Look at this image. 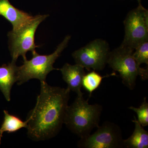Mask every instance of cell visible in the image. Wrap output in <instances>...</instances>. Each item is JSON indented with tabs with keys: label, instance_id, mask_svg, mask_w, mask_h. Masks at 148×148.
<instances>
[{
	"label": "cell",
	"instance_id": "8",
	"mask_svg": "<svg viewBox=\"0 0 148 148\" xmlns=\"http://www.w3.org/2000/svg\"><path fill=\"white\" fill-rule=\"evenodd\" d=\"M108 44L104 40L96 39L72 53L76 64L90 71H102L107 64Z\"/></svg>",
	"mask_w": 148,
	"mask_h": 148
},
{
	"label": "cell",
	"instance_id": "15",
	"mask_svg": "<svg viewBox=\"0 0 148 148\" xmlns=\"http://www.w3.org/2000/svg\"><path fill=\"white\" fill-rule=\"evenodd\" d=\"M128 109L135 112L138 115V121L143 127L148 125V103L147 98L145 97L142 105L139 108L134 107H129Z\"/></svg>",
	"mask_w": 148,
	"mask_h": 148
},
{
	"label": "cell",
	"instance_id": "9",
	"mask_svg": "<svg viewBox=\"0 0 148 148\" xmlns=\"http://www.w3.org/2000/svg\"><path fill=\"white\" fill-rule=\"evenodd\" d=\"M0 15L12 24L13 31L20 29L33 18L31 14L14 7L9 0H0Z\"/></svg>",
	"mask_w": 148,
	"mask_h": 148
},
{
	"label": "cell",
	"instance_id": "3",
	"mask_svg": "<svg viewBox=\"0 0 148 148\" xmlns=\"http://www.w3.org/2000/svg\"><path fill=\"white\" fill-rule=\"evenodd\" d=\"M71 38L70 36L65 37L55 51L50 55H40L35 50L32 51V59L24 60L23 65L18 66L17 84L20 85L33 79H39L40 82L46 81L48 74L50 72L54 70H59L53 68V64L67 47Z\"/></svg>",
	"mask_w": 148,
	"mask_h": 148
},
{
	"label": "cell",
	"instance_id": "2",
	"mask_svg": "<svg viewBox=\"0 0 148 148\" xmlns=\"http://www.w3.org/2000/svg\"><path fill=\"white\" fill-rule=\"evenodd\" d=\"M84 93L78 94L73 103L66 109L64 123L73 133L82 138L99 127L103 107L99 104L90 105L85 100Z\"/></svg>",
	"mask_w": 148,
	"mask_h": 148
},
{
	"label": "cell",
	"instance_id": "5",
	"mask_svg": "<svg viewBox=\"0 0 148 148\" xmlns=\"http://www.w3.org/2000/svg\"><path fill=\"white\" fill-rule=\"evenodd\" d=\"M49 15H36L31 21L16 31L9 32V49L12 58V62H16L19 56L23 60L27 59L26 53L29 51L35 50L39 47L35 42V35L39 25L44 21Z\"/></svg>",
	"mask_w": 148,
	"mask_h": 148
},
{
	"label": "cell",
	"instance_id": "14",
	"mask_svg": "<svg viewBox=\"0 0 148 148\" xmlns=\"http://www.w3.org/2000/svg\"><path fill=\"white\" fill-rule=\"evenodd\" d=\"M115 73H113L110 75L102 76L95 71L89 72L85 74L83 78L82 86L86 91L89 92V97H91L92 92L96 90L101 85L102 80L106 77L112 76H116Z\"/></svg>",
	"mask_w": 148,
	"mask_h": 148
},
{
	"label": "cell",
	"instance_id": "1",
	"mask_svg": "<svg viewBox=\"0 0 148 148\" xmlns=\"http://www.w3.org/2000/svg\"><path fill=\"white\" fill-rule=\"evenodd\" d=\"M71 91L40 82V91L27 119V135L36 142L49 140L59 133L64 123Z\"/></svg>",
	"mask_w": 148,
	"mask_h": 148
},
{
	"label": "cell",
	"instance_id": "13",
	"mask_svg": "<svg viewBox=\"0 0 148 148\" xmlns=\"http://www.w3.org/2000/svg\"><path fill=\"white\" fill-rule=\"evenodd\" d=\"M4 117L2 124L0 128V145L3 133L7 132L10 133L16 132L21 128L27 127L28 120L23 121L18 117L10 114L8 111H3Z\"/></svg>",
	"mask_w": 148,
	"mask_h": 148
},
{
	"label": "cell",
	"instance_id": "7",
	"mask_svg": "<svg viewBox=\"0 0 148 148\" xmlns=\"http://www.w3.org/2000/svg\"><path fill=\"white\" fill-rule=\"evenodd\" d=\"M93 134L81 138L78 142L80 148H126L121 130L114 123L106 121Z\"/></svg>",
	"mask_w": 148,
	"mask_h": 148
},
{
	"label": "cell",
	"instance_id": "6",
	"mask_svg": "<svg viewBox=\"0 0 148 148\" xmlns=\"http://www.w3.org/2000/svg\"><path fill=\"white\" fill-rule=\"evenodd\" d=\"M124 24L125 36L122 45L135 49L148 41V11L141 3L128 12Z\"/></svg>",
	"mask_w": 148,
	"mask_h": 148
},
{
	"label": "cell",
	"instance_id": "16",
	"mask_svg": "<svg viewBox=\"0 0 148 148\" xmlns=\"http://www.w3.org/2000/svg\"><path fill=\"white\" fill-rule=\"evenodd\" d=\"M133 52L132 56L138 65L143 64L148 65V41H146L138 46Z\"/></svg>",
	"mask_w": 148,
	"mask_h": 148
},
{
	"label": "cell",
	"instance_id": "4",
	"mask_svg": "<svg viewBox=\"0 0 148 148\" xmlns=\"http://www.w3.org/2000/svg\"><path fill=\"white\" fill-rule=\"evenodd\" d=\"M134 49L122 45L110 52L107 64L114 71L118 72L123 84L132 90L136 85L138 76L146 80L148 78V69L141 68L132 56Z\"/></svg>",
	"mask_w": 148,
	"mask_h": 148
},
{
	"label": "cell",
	"instance_id": "17",
	"mask_svg": "<svg viewBox=\"0 0 148 148\" xmlns=\"http://www.w3.org/2000/svg\"><path fill=\"white\" fill-rule=\"evenodd\" d=\"M138 2L139 3V4L141 3V0H138Z\"/></svg>",
	"mask_w": 148,
	"mask_h": 148
},
{
	"label": "cell",
	"instance_id": "10",
	"mask_svg": "<svg viewBox=\"0 0 148 148\" xmlns=\"http://www.w3.org/2000/svg\"><path fill=\"white\" fill-rule=\"evenodd\" d=\"M59 70L62 74L63 79L68 85L67 88L76 92L77 95L82 93V79L86 74L84 68L77 64L72 65L66 63Z\"/></svg>",
	"mask_w": 148,
	"mask_h": 148
},
{
	"label": "cell",
	"instance_id": "11",
	"mask_svg": "<svg viewBox=\"0 0 148 148\" xmlns=\"http://www.w3.org/2000/svg\"><path fill=\"white\" fill-rule=\"evenodd\" d=\"M18 66L16 62L0 66V90L7 101L11 100V91L14 84L17 82Z\"/></svg>",
	"mask_w": 148,
	"mask_h": 148
},
{
	"label": "cell",
	"instance_id": "12",
	"mask_svg": "<svg viewBox=\"0 0 148 148\" xmlns=\"http://www.w3.org/2000/svg\"><path fill=\"white\" fill-rule=\"evenodd\" d=\"M132 121L135 123V128L132 135L123 142L127 148H148V132L138 122L134 116Z\"/></svg>",
	"mask_w": 148,
	"mask_h": 148
}]
</instances>
